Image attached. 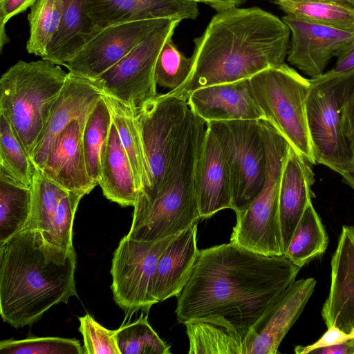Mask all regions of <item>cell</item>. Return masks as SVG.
I'll use <instances>...</instances> for the list:
<instances>
[{"label":"cell","instance_id":"cell-16","mask_svg":"<svg viewBox=\"0 0 354 354\" xmlns=\"http://www.w3.org/2000/svg\"><path fill=\"white\" fill-rule=\"evenodd\" d=\"M330 285L321 315L327 328L354 333V227L343 225L330 261Z\"/></svg>","mask_w":354,"mask_h":354},{"label":"cell","instance_id":"cell-10","mask_svg":"<svg viewBox=\"0 0 354 354\" xmlns=\"http://www.w3.org/2000/svg\"><path fill=\"white\" fill-rule=\"evenodd\" d=\"M189 109L186 100L167 93H158L135 109L149 172V187L140 196H153L164 183Z\"/></svg>","mask_w":354,"mask_h":354},{"label":"cell","instance_id":"cell-29","mask_svg":"<svg viewBox=\"0 0 354 354\" xmlns=\"http://www.w3.org/2000/svg\"><path fill=\"white\" fill-rule=\"evenodd\" d=\"M287 15L321 25L354 30V8L321 1H279L274 2Z\"/></svg>","mask_w":354,"mask_h":354},{"label":"cell","instance_id":"cell-30","mask_svg":"<svg viewBox=\"0 0 354 354\" xmlns=\"http://www.w3.org/2000/svg\"><path fill=\"white\" fill-rule=\"evenodd\" d=\"M35 167L14 133L6 118L0 113V176L31 187Z\"/></svg>","mask_w":354,"mask_h":354},{"label":"cell","instance_id":"cell-38","mask_svg":"<svg viewBox=\"0 0 354 354\" xmlns=\"http://www.w3.org/2000/svg\"><path fill=\"white\" fill-rule=\"evenodd\" d=\"M85 194L70 192L60 201L50 232L46 238L52 244L64 249L73 248V225L80 200Z\"/></svg>","mask_w":354,"mask_h":354},{"label":"cell","instance_id":"cell-43","mask_svg":"<svg viewBox=\"0 0 354 354\" xmlns=\"http://www.w3.org/2000/svg\"><path fill=\"white\" fill-rule=\"evenodd\" d=\"M335 64L330 71L341 73L354 69V39L336 54Z\"/></svg>","mask_w":354,"mask_h":354},{"label":"cell","instance_id":"cell-45","mask_svg":"<svg viewBox=\"0 0 354 354\" xmlns=\"http://www.w3.org/2000/svg\"><path fill=\"white\" fill-rule=\"evenodd\" d=\"M197 2L207 4L216 10L217 12L225 8L238 6L243 3L244 0H196Z\"/></svg>","mask_w":354,"mask_h":354},{"label":"cell","instance_id":"cell-48","mask_svg":"<svg viewBox=\"0 0 354 354\" xmlns=\"http://www.w3.org/2000/svg\"><path fill=\"white\" fill-rule=\"evenodd\" d=\"M350 4L354 8V0H348Z\"/></svg>","mask_w":354,"mask_h":354},{"label":"cell","instance_id":"cell-22","mask_svg":"<svg viewBox=\"0 0 354 354\" xmlns=\"http://www.w3.org/2000/svg\"><path fill=\"white\" fill-rule=\"evenodd\" d=\"M313 165L291 145L281 172L279 209L285 252L294 230L315 195Z\"/></svg>","mask_w":354,"mask_h":354},{"label":"cell","instance_id":"cell-41","mask_svg":"<svg viewBox=\"0 0 354 354\" xmlns=\"http://www.w3.org/2000/svg\"><path fill=\"white\" fill-rule=\"evenodd\" d=\"M354 339V333H346L340 328L330 326L315 342L307 346H297L295 353L297 354L311 353L313 351L322 347L329 346Z\"/></svg>","mask_w":354,"mask_h":354},{"label":"cell","instance_id":"cell-28","mask_svg":"<svg viewBox=\"0 0 354 354\" xmlns=\"http://www.w3.org/2000/svg\"><path fill=\"white\" fill-rule=\"evenodd\" d=\"M328 236L312 202L297 223L284 255L300 268L327 248Z\"/></svg>","mask_w":354,"mask_h":354},{"label":"cell","instance_id":"cell-27","mask_svg":"<svg viewBox=\"0 0 354 354\" xmlns=\"http://www.w3.org/2000/svg\"><path fill=\"white\" fill-rule=\"evenodd\" d=\"M32 203V187L0 176V245L28 227Z\"/></svg>","mask_w":354,"mask_h":354},{"label":"cell","instance_id":"cell-9","mask_svg":"<svg viewBox=\"0 0 354 354\" xmlns=\"http://www.w3.org/2000/svg\"><path fill=\"white\" fill-rule=\"evenodd\" d=\"M216 136L227 162L236 215L244 211L263 187L266 156L259 120L206 123Z\"/></svg>","mask_w":354,"mask_h":354},{"label":"cell","instance_id":"cell-32","mask_svg":"<svg viewBox=\"0 0 354 354\" xmlns=\"http://www.w3.org/2000/svg\"><path fill=\"white\" fill-rule=\"evenodd\" d=\"M63 0H37L30 7L28 19L30 35L26 50L41 58L58 32L62 19Z\"/></svg>","mask_w":354,"mask_h":354},{"label":"cell","instance_id":"cell-34","mask_svg":"<svg viewBox=\"0 0 354 354\" xmlns=\"http://www.w3.org/2000/svg\"><path fill=\"white\" fill-rule=\"evenodd\" d=\"M112 122L111 111L102 95L88 116L83 129V147L87 171L97 185L101 153Z\"/></svg>","mask_w":354,"mask_h":354},{"label":"cell","instance_id":"cell-37","mask_svg":"<svg viewBox=\"0 0 354 354\" xmlns=\"http://www.w3.org/2000/svg\"><path fill=\"white\" fill-rule=\"evenodd\" d=\"M2 354H82L84 349L75 339L59 337H29L0 342Z\"/></svg>","mask_w":354,"mask_h":354},{"label":"cell","instance_id":"cell-18","mask_svg":"<svg viewBox=\"0 0 354 354\" xmlns=\"http://www.w3.org/2000/svg\"><path fill=\"white\" fill-rule=\"evenodd\" d=\"M198 3L196 0H86V12L97 30L129 21L195 19Z\"/></svg>","mask_w":354,"mask_h":354},{"label":"cell","instance_id":"cell-36","mask_svg":"<svg viewBox=\"0 0 354 354\" xmlns=\"http://www.w3.org/2000/svg\"><path fill=\"white\" fill-rule=\"evenodd\" d=\"M192 57H187L174 44L172 37L164 44L155 67L156 84L173 90L181 85L190 73Z\"/></svg>","mask_w":354,"mask_h":354},{"label":"cell","instance_id":"cell-40","mask_svg":"<svg viewBox=\"0 0 354 354\" xmlns=\"http://www.w3.org/2000/svg\"><path fill=\"white\" fill-rule=\"evenodd\" d=\"M37 0H0V50L2 51L9 38L6 32V25L15 15L26 11Z\"/></svg>","mask_w":354,"mask_h":354},{"label":"cell","instance_id":"cell-8","mask_svg":"<svg viewBox=\"0 0 354 354\" xmlns=\"http://www.w3.org/2000/svg\"><path fill=\"white\" fill-rule=\"evenodd\" d=\"M264 119L301 156L315 165L306 115L310 79L288 64L272 66L250 78Z\"/></svg>","mask_w":354,"mask_h":354},{"label":"cell","instance_id":"cell-46","mask_svg":"<svg viewBox=\"0 0 354 354\" xmlns=\"http://www.w3.org/2000/svg\"><path fill=\"white\" fill-rule=\"evenodd\" d=\"M339 174L342 176V181L354 192V168L343 171Z\"/></svg>","mask_w":354,"mask_h":354},{"label":"cell","instance_id":"cell-23","mask_svg":"<svg viewBox=\"0 0 354 354\" xmlns=\"http://www.w3.org/2000/svg\"><path fill=\"white\" fill-rule=\"evenodd\" d=\"M196 236L197 223L180 232L160 257L153 288L158 302L178 297L189 279L200 253Z\"/></svg>","mask_w":354,"mask_h":354},{"label":"cell","instance_id":"cell-44","mask_svg":"<svg viewBox=\"0 0 354 354\" xmlns=\"http://www.w3.org/2000/svg\"><path fill=\"white\" fill-rule=\"evenodd\" d=\"M315 354H354V339L313 351Z\"/></svg>","mask_w":354,"mask_h":354},{"label":"cell","instance_id":"cell-20","mask_svg":"<svg viewBox=\"0 0 354 354\" xmlns=\"http://www.w3.org/2000/svg\"><path fill=\"white\" fill-rule=\"evenodd\" d=\"M187 102L191 110L206 123L264 119L250 78L198 88L190 94Z\"/></svg>","mask_w":354,"mask_h":354},{"label":"cell","instance_id":"cell-35","mask_svg":"<svg viewBox=\"0 0 354 354\" xmlns=\"http://www.w3.org/2000/svg\"><path fill=\"white\" fill-rule=\"evenodd\" d=\"M121 354H169L170 347L160 339L142 315L135 322L121 326L115 332Z\"/></svg>","mask_w":354,"mask_h":354},{"label":"cell","instance_id":"cell-14","mask_svg":"<svg viewBox=\"0 0 354 354\" xmlns=\"http://www.w3.org/2000/svg\"><path fill=\"white\" fill-rule=\"evenodd\" d=\"M316 286L314 278L294 281L265 309L243 339V354H276L303 312Z\"/></svg>","mask_w":354,"mask_h":354},{"label":"cell","instance_id":"cell-13","mask_svg":"<svg viewBox=\"0 0 354 354\" xmlns=\"http://www.w3.org/2000/svg\"><path fill=\"white\" fill-rule=\"evenodd\" d=\"M166 19L129 21L99 29L63 66L70 74L92 81L120 61Z\"/></svg>","mask_w":354,"mask_h":354},{"label":"cell","instance_id":"cell-26","mask_svg":"<svg viewBox=\"0 0 354 354\" xmlns=\"http://www.w3.org/2000/svg\"><path fill=\"white\" fill-rule=\"evenodd\" d=\"M112 115L123 147L130 161L139 193L149 185V172L144 152L135 109L114 97L103 94Z\"/></svg>","mask_w":354,"mask_h":354},{"label":"cell","instance_id":"cell-31","mask_svg":"<svg viewBox=\"0 0 354 354\" xmlns=\"http://www.w3.org/2000/svg\"><path fill=\"white\" fill-rule=\"evenodd\" d=\"M185 325L189 354H243V339L225 327L202 321Z\"/></svg>","mask_w":354,"mask_h":354},{"label":"cell","instance_id":"cell-12","mask_svg":"<svg viewBox=\"0 0 354 354\" xmlns=\"http://www.w3.org/2000/svg\"><path fill=\"white\" fill-rule=\"evenodd\" d=\"M178 234L152 241L127 236L120 240L112 259L111 289L115 303L127 316L140 310L147 313L158 303L153 294L158 261Z\"/></svg>","mask_w":354,"mask_h":354},{"label":"cell","instance_id":"cell-5","mask_svg":"<svg viewBox=\"0 0 354 354\" xmlns=\"http://www.w3.org/2000/svg\"><path fill=\"white\" fill-rule=\"evenodd\" d=\"M68 75L59 65L41 59L19 61L0 78V113L30 159Z\"/></svg>","mask_w":354,"mask_h":354},{"label":"cell","instance_id":"cell-17","mask_svg":"<svg viewBox=\"0 0 354 354\" xmlns=\"http://www.w3.org/2000/svg\"><path fill=\"white\" fill-rule=\"evenodd\" d=\"M102 91L89 80L68 73L66 83L56 100L43 135L31 157L35 167L41 169L57 135L70 123L79 120L85 125Z\"/></svg>","mask_w":354,"mask_h":354},{"label":"cell","instance_id":"cell-33","mask_svg":"<svg viewBox=\"0 0 354 354\" xmlns=\"http://www.w3.org/2000/svg\"><path fill=\"white\" fill-rule=\"evenodd\" d=\"M32 192V212L27 228L39 230L46 238L52 229L61 200L70 192L48 179L37 167Z\"/></svg>","mask_w":354,"mask_h":354},{"label":"cell","instance_id":"cell-1","mask_svg":"<svg viewBox=\"0 0 354 354\" xmlns=\"http://www.w3.org/2000/svg\"><path fill=\"white\" fill-rule=\"evenodd\" d=\"M299 270L284 254L266 256L231 242L200 250L192 274L177 297V319L184 324L210 322L244 339Z\"/></svg>","mask_w":354,"mask_h":354},{"label":"cell","instance_id":"cell-6","mask_svg":"<svg viewBox=\"0 0 354 354\" xmlns=\"http://www.w3.org/2000/svg\"><path fill=\"white\" fill-rule=\"evenodd\" d=\"M266 171L263 189L242 212L236 214L230 242L266 256L284 254L279 209L283 166L290 144L270 124L261 127Z\"/></svg>","mask_w":354,"mask_h":354},{"label":"cell","instance_id":"cell-15","mask_svg":"<svg viewBox=\"0 0 354 354\" xmlns=\"http://www.w3.org/2000/svg\"><path fill=\"white\" fill-rule=\"evenodd\" d=\"M281 19L290 30L287 60L310 78L324 73L330 59L354 39V30L321 25L287 15Z\"/></svg>","mask_w":354,"mask_h":354},{"label":"cell","instance_id":"cell-39","mask_svg":"<svg viewBox=\"0 0 354 354\" xmlns=\"http://www.w3.org/2000/svg\"><path fill=\"white\" fill-rule=\"evenodd\" d=\"M79 330L84 339V353L121 354L113 330H109L89 314L79 317Z\"/></svg>","mask_w":354,"mask_h":354},{"label":"cell","instance_id":"cell-19","mask_svg":"<svg viewBox=\"0 0 354 354\" xmlns=\"http://www.w3.org/2000/svg\"><path fill=\"white\" fill-rule=\"evenodd\" d=\"M84 127L81 122L74 120L57 135L41 171L66 191L86 195L97 184L90 178L86 169L83 147Z\"/></svg>","mask_w":354,"mask_h":354},{"label":"cell","instance_id":"cell-42","mask_svg":"<svg viewBox=\"0 0 354 354\" xmlns=\"http://www.w3.org/2000/svg\"><path fill=\"white\" fill-rule=\"evenodd\" d=\"M342 131L354 158V85L342 109Z\"/></svg>","mask_w":354,"mask_h":354},{"label":"cell","instance_id":"cell-47","mask_svg":"<svg viewBox=\"0 0 354 354\" xmlns=\"http://www.w3.org/2000/svg\"><path fill=\"white\" fill-rule=\"evenodd\" d=\"M274 2L275 1H312V0H273ZM321 1H326L336 3H339L345 6H352L348 0H321ZM353 7V6H352Z\"/></svg>","mask_w":354,"mask_h":354},{"label":"cell","instance_id":"cell-25","mask_svg":"<svg viewBox=\"0 0 354 354\" xmlns=\"http://www.w3.org/2000/svg\"><path fill=\"white\" fill-rule=\"evenodd\" d=\"M59 29L41 59L57 65L75 55L97 31L86 12V0H63Z\"/></svg>","mask_w":354,"mask_h":354},{"label":"cell","instance_id":"cell-11","mask_svg":"<svg viewBox=\"0 0 354 354\" xmlns=\"http://www.w3.org/2000/svg\"><path fill=\"white\" fill-rule=\"evenodd\" d=\"M180 21L167 19L117 64L92 82L107 95L136 109L158 93L155 67L165 41Z\"/></svg>","mask_w":354,"mask_h":354},{"label":"cell","instance_id":"cell-7","mask_svg":"<svg viewBox=\"0 0 354 354\" xmlns=\"http://www.w3.org/2000/svg\"><path fill=\"white\" fill-rule=\"evenodd\" d=\"M310 80L306 115L315 162L337 174L353 169L354 158L342 131V109L354 85V69L329 70Z\"/></svg>","mask_w":354,"mask_h":354},{"label":"cell","instance_id":"cell-3","mask_svg":"<svg viewBox=\"0 0 354 354\" xmlns=\"http://www.w3.org/2000/svg\"><path fill=\"white\" fill-rule=\"evenodd\" d=\"M76 254L26 228L0 245V314L17 328L31 325L51 307L77 297Z\"/></svg>","mask_w":354,"mask_h":354},{"label":"cell","instance_id":"cell-4","mask_svg":"<svg viewBox=\"0 0 354 354\" xmlns=\"http://www.w3.org/2000/svg\"><path fill=\"white\" fill-rule=\"evenodd\" d=\"M206 122L190 111L165 182L151 197L138 196L127 237L157 241L178 234L201 218L196 190V168Z\"/></svg>","mask_w":354,"mask_h":354},{"label":"cell","instance_id":"cell-2","mask_svg":"<svg viewBox=\"0 0 354 354\" xmlns=\"http://www.w3.org/2000/svg\"><path fill=\"white\" fill-rule=\"evenodd\" d=\"M289 27L258 7L225 8L195 38L192 66L184 82L167 93L187 101L201 88L248 79L285 64Z\"/></svg>","mask_w":354,"mask_h":354},{"label":"cell","instance_id":"cell-21","mask_svg":"<svg viewBox=\"0 0 354 354\" xmlns=\"http://www.w3.org/2000/svg\"><path fill=\"white\" fill-rule=\"evenodd\" d=\"M196 190L201 218H207L224 209L232 208L229 171L221 145L206 126L198 158Z\"/></svg>","mask_w":354,"mask_h":354},{"label":"cell","instance_id":"cell-24","mask_svg":"<svg viewBox=\"0 0 354 354\" xmlns=\"http://www.w3.org/2000/svg\"><path fill=\"white\" fill-rule=\"evenodd\" d=\"M98 185L109 201L123 207L136 204L139 192L134 174L113 122L101 153Z\"/></svg>","mask_w":354,"mask_h":354}]
</instances>
